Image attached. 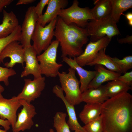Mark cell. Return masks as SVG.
<instances>
[{
    "mask_svg": "<svg viewBox=\"0 0 132 132\" xmlns=\"http://www.w3.org/2000/svg\"><path fill=\"white\" fill-rule=\"evenodd\" d=\"M54 36L60 45L61 57L74 58L83 52L82 47L88 42L89 35L86 28L74 23L67 24L58 16Z\"/></svg>",
    "mask_w": 132,
    "mask_h": 132,
    "instance_id": "2",
    "label": "cell"
},
{
    "mask_svg": "<svg viewBox=\"0 0 132 132\" xmlns=\"http://www.w3.org/2000/svg\"><path fill=\"white\" fill-rule=\"evenodd\" d=\"M85 125L83 127L86 132H103V127L100 116L98 119Z\"/></svg>",
    "mask_w": 132,
    "mask_h": 132,
    "instance_id": "29",
    "label": "cell"
},
{
    "mask_svg": "<svg viewBox=\"0 0 132 132\" xmlns=\"http://www.w3.org/2000/svg\"><path fill=\"white\" fill-rule=\"evenodd\" d=\"M102 104L86 103L79 114L81 121L85 124L100 117Z\"/></svg>",
    "mask_w": 132,
    "mask_h": 132,
    "instance_id": "22",
    "label": "cell"
},
{
    "mask_svg": "<svg viewBox=\"0 0 132 132\" xmlns=\"http://www.w3.org/2000/svg\"><path fill=\"white\" fill-rule=\"evenodd\" d=\"M95 6L90 11L95 20H99L110 16L112 9L111 0L95 1Z\"/></svg>",
    "mask_w": 132,
    "mask_h": 132,
    "instance_id": "21",
    "label": "cell"
},
{
    "mask_svg": "<svg viewBox=\"0 0 132 132\" xmlns=\"http://www.w3.org/2000/svg\"><path fill=\"white\" fill-rule=\"evenodd\" d=\"M4 90V88L0 84V93H1Z\"/></svg>",
    "mask_w": 132,
    "mask_h": 132,
    "instance_id": "38",
    "label": "cell"
},
{
    "mask_svg": "<svg viewBox=\"0 0 132 132\" xmlns=\"http://www.w3.org/2000/svg\"><path fill=\"white\" fill-rule=\"evenodd\" d=\"M77 0L73 1L69 8L61 10L58 16L66 23H74L78 26L86 28L89 20H95L88 7L82 8L79 6Z\"/></svg>",
    "mask_w": 132,
    "mask_h": 132,
    "instance_id": "6",
    "label": "cell"
},
{
    "mask_svg": "<svg viewBox=\"0 0 132 132\" xmlns=\"http://www.w3.org/2000/svg\"><path fill=\"white\" fill-rule=\"evenodd\" d=\"M0 132H9L7 131H5V130H2L0 129Z\"/></svg>",
    "mask_w": 132,
    "mask_h": 132,
    "instance_id": "40",
    "label": "cell"
},
{
    "mask_svg": "<svg viewBox=\"0 0 132 132\" xmlns=\"http://www.w3.org/2000/svg\"><path fill=\"white\" fill-rule=\"evenodd\" d=\"M35 0H19L16 3V5L24 4H27L32 3L35 1Z\"/></svg>",
    "mask_w": 132,
    "mask_h": 132,
    "instance_id": "36",
    "label": "cell"
},
{
    "mask_svg": "<svg viewBox=\"0 0 132 132\" xmlns=\"http://www.w3.org/2000/svg\"><path fill=\"white\" fill-rule=\"evenodd\" d=\"M96 74L89 84L88 88H96L104 83L117 79L121 74L106 68L99 65H95Z\"/></svg>",
    "mask_w": 132,
    "mask_h": 132,
    "instance_id": "18",
    "label": "cell"
},
{
    "mask_svg": "<svg viewBox=\"0 0 132 132\" xmlns=\"http://www.w3.org/2000/svg\"><path fill=\"white\" fill-rule=\"evenodd\" d=\"M2 23L0 24V39L11 34L19 25L18 19L12 11L8 12L4 10Z\"/></svg>",
    "mask_w": 132,
    "mask_h": 132,
    "instance_id": "20",
    "label": "cell"
},
{
    "mask_svg": "<svg viewBox=\"0 0 132 132\" xmlns=\"http://www.w3.org/2000/svg\"><path fill=\"white\" fill-rule=\"evenodd\" d=\"M112 9L110 16L116 23L118 22L123 13L132 7V0H111Z\"/></svg>",
    "mask_w": 132,
    "mask_h": 132,
    "instance_id": "24",
    "label": "cell"
},
{
    "mask_svg": "<svg viewBox=\"0 0 132 132\" xmlns=\"http://www.w3.org/2000/svg\"><path fill=\"white\" fill-rule=\"evenodd\" d=\"M16 74L15 71L12 68L4 67L0 66V82H3L6 86L9 85V77Z\"/></svg>",
    "mask_w": 132,
    "mask_h": 132,
    "instance_id": "30",
    "label": "cell"
},
{
    "mask_svg": "<svg viewBox=\"0 0 132 132\" xmlns=\"http://www.w3.org/2000/svg\"><path fill=\"white\" fill-rule=\"evenodd\" d=\"M21 36V26L19 25L9 35L0 39V54L5 47L14 41H20Z\"/></svg>",
    "mask_w": 132,
    "mask_h": 132,
    "instance_id": "27",
    "label": "cell"
},
{
    "mask_svg": "<svg viewBox=\"0 0 132 132\" xmlns=\"http://www.w3.org/2000/svg\"><path fill=\"white\" fill-rule=\"evenodd\" d=\"M20 100L23 108L18 114L16 122L12 129L13 132H20L30 129L34 124L33 118L36 114L33 105Z\"/></svg>",
    "mask_w": 132,
    "mask_h": 132,
    "instance_id": "12",
    "label": "cell"
},
{
    "mask_svg": "<svg viewBox=\"0 0 132 132\" xmlns=\"http://www.w3.org/2000/svg\"><path fill=\"white\" fill-rule=\"evenodd\" d=\"M76 71L70 67L68 72H58L61 87L65 92V97L71 105L75 106L82 102V93L80 89V82L76 75Z\"/></svg>",
    "mask_w": 132,
    "mask_h": 132,
    "instance_id": "3",
    "label": "cell"
},
{
    "mask_svg": "<svg viewBox=\"0 0 132 132\" xmlns=\"http://www.w3.org/2000/svg\"><path fill=\"white\" fill-rule=\"evenodd\" d=\"M57 18L52 21L44 27L37 22L31 38L33 42L32 45L37 55H40L46 49L52 42Z\"/></svg>",
    "mask_w": 132,
    "mask_h": 132,
    "instance_id": "7",
    "label": "cell"
},
{
    "mask_svg": "<svg viewBox=\"0 0 132 132\" xmlns=\"http://www.w3.org/2000/svg\"><path fill=\"white\" fill-rule=\"evenodd\" d=\"M86 28L91 41H96L107 36L111 39L112 37L120 34L116 23L110 16L99 20H92L88 22Z\"/></svg>",
    "mask_w": 132,
    "mask_h": 132,
    "instance_id": "5",
    "label": "cell"
},
{
    "mask_svg": "<svg viewBox=\"0 0 132 132\" xmlns=\"http://www.w3.org/2000/svg\"><path fill=\"white\" fill-rule=\"evenodd\" d=\"M13 0H0V14L3 11L4 8L13 1Z\"/></svg>",
    "mask_w": 132,
    "mask_h": 132,
    "instance_id": "33",
    "label": "cell"
},
{
    "mask_svg": "<svg viewBox=\"0 0 132 132\" xmlns=\"http://www.w3.org/2000/svg\"><path fill=\"white\" fill-rule=\"evenodd\" d=\"M45 78L44 77L31 79H24V85L21 92L17 96V100H22L31 102L39 97L45 86Z\"/></svg>",
    "mask_w": 132,
    "mask_h": 132,
    "instance_id": "8",
    "label": "cell"
},
{
    "mask_svg": "<svg viewBox=\"0 0 132 132\" xmlns=\"http://www.w3.org/2000/svg\"><path fill=\"white\" fill-rule=\"evenodd\" d=\"M62 59L64 62L77 73L80 78V90L83 93L87 89L89 84L95 76L96 71L84 69L78 65L75 58L65 57H62Z\"/></svg>",
    "mask_w": 132,
    "mask_h": 132,
    "instance_id": "16",
    "label": "cell"
},
{
    "mask_svg": "<svg viewBox=\"0 0 132 132\" xmlns=\"http://www.w3.org/2000/svg\"><path fill=\"white\" fill-rule=\"evenodd\" d=\"M111 39L105 36L95 42L90 41L87 44L84 52L75 58L77 62L82 67L92 62L101 50L106 48Z\"/></svg>",
    "mask_w": 132,
    "mask_h": 132,
    "instance_id": "9",
    "label": "cell"
},
{
    "mask_svg": "<svg viewBox=\"0 0 132 132\" xmlns=\"http://www.w3.org/2000/svg\"><path fill=\"white\" fill-rule=\"evenodd\" d=\"M125 16L128 21L132 20V13L129 12L125 14Z\"/></svg>",
    "mask_w": 132,
    "mask_h": 132,
    "instance_id": "37",
    "label": "cell"
},
{
    "mask_svg": "<svg viewBox=\"0 0 132 132\" xmlns=\"http://www.w3.org/2000/svg\"><path fill=\"white\" fill-rule=\"evenodd\" d=\"M67 0H49L45 12L38 18L37 22L43 27L56 18L61 11L67 6Z\"/></svg>",
    "mask_w": 132,
    "mask_h": 132,
    "instance_id": "17",
    "label": "cell"
},
{
    "mask_svg": "<svg viewBox=\"0 0 132 132\" xmlns=\"http://www.w3.org/2000/svg\"><path fill=\"white\" fill-rule=\"evenodd\" d=\"M18 41H13L8 44L0 54V63H3L6 58L10 59L9 62L4 64L8 68H12L17 63L21 64L23 66L24 62V49Z\"/></svg>",
    "mask_w": 132,
    "mask_h": 132,
    "instance_id": "11",
    "label": "cell"
},
{
    "mask_svg": "<svg viewBox=\"0 0 132 132\" xmlns=\"http://www.w3.org/2000/svg\"><path fill=\"white\" fill-rule=\"evenodd\" d=\"M106 94L109 98L121 93L128 92L132 88L117 79L109 81L105 85Z\"/></svg>",
    "mask_w": 132,
    "mask_h": 132,
    "instance_id": "25",
    "label": "cell"
},
{
    "mask_svg": "<svg viewBox=\"0 0 132 132\" xmlns=\"http://www.w3.org/2000/svg\"><path fill=\"white\" fill-rule=\"evenodd\" d=\"M126 84L131 88L132 86V71L127 72L120 75L117 79Z\"/></svg>",
    "mask_w": 132,
    "mask_h": 132,
    "instance_id": "31",
    "label": "cell"
},
{
    "mask_svg": "<svg viewBox=\"0 0 132 132\" xmlns=\"http://www.w3.org/2000/svg\"><path fill=\"white\" fill-rule=\"evenodd\" d=\"M111 59L118 66L122 73L124 74L132 68V55L126 56L121 59L116 57Z\"/></svg>",
    "mask_w": 132,
    "mask_h": 132,
    "instance_id": "28",
    "label": "cell"
},
{
    "mask_svg": "<svg viewBox=\"0 0 132 132\" xmlns=\"http://www.w3.org/2000/svg\"><path fill=\"white\" fill-rule=\"evenodd\" d=\"M38 18L35 6L29 7L21 26V36L20 41L24 48L31 45V38L35 30Z\"/></svg>",
    "mask_w": 132,
    "mask_h": 132,
    "instance_id": "10",
    "label": "cell"
},
{
    "mask_svg": "<svg viewBox=\"0 0 132 132\" xmlns=\"http://www.w3.org/2000/svg\"><path fill=\"white\" fill-rule=\"evenodd\" d=\"M49 0H41L36 6H35V12L38 18L42 15L43 10L45 7L47 5Z\"/></svg>",
    "mask_w": 132,
    "mask_h": 132,
    "instance_id": "32",
    "label": "cell"
},
{
    "mask_svg": "<svg viewBox=\"0 0 132 132\" xmlns=\"http://www.w3.org/2000/svg\"><path fill=\"white\" fill-rule=\"evenodd\" d=\"M109 98L105 85H102L96 88H88L82 93V102L88 104H102Z\"/></svg>",
    "mask_w": 132,
    "mask_h": 132,
    "instance_id": "19",
    "label": "cell"
},
{
    "mask_svg": "<svg viewBox=\"0 0 132 132\" xmlns=\"http://www.w3.org/2000/svg\"><path fill=\"white\" fill-rule=\"evenodd\" d=\"M22 106L20 100H17L13 97L7 99L0 94V118L7 120L13 128L17 120L16 113L18 109Z\"/></svg>",
    "mask_w": 132,
    "mask_h": 132,
    "instance_id": "13",
    "label": "cell"
},
{
    "mask_svg": "<svg viewBox=\"0 0 132 132\" xmlns=\"http://www.w3.org/2000/svg\"><path fill=\"white\" fill-rule=\"evenodd\" d=\"M67 116L66 113L61 111L55 114L53 117V127L56 132H71L66 120Z\"/></svg>",
    "mask_w": 132,
    "mask_h": 132,
    "instance_id": "26",
    "label": "cell"
},
{
    "mask_svg": "<svg viewBox=\"0 0 132 132\" xmlns=\"http://www.w3.org/2000/svg\"><path fill=\"white\" fill-rule=\"evenodd\" d=\"M106 48L100 50L95 58L87 66H92L96 65H100L105 66L108 70L122 73L119 67L112 60L111 57L106 54Z\"/></svg>",
    "mask_w": 132,
    "mask_h": 132,
    "instance_id": "23",
    "label": "cell"
},
{
    "mask_svg": "<svg viewBox=\"0 0 132 132\" xmlns=\"http://www.w3.org/2000/svg\"><path fill=\"white\" fill-rule=\"evenodd\" d=\"M0 125L2 126L4 130L7 131L10 128L11 124L7 120H3L0 118Z\"/></svg>",
    "mask_w": 132,
    "mask_h": 132,
    "instance_id": "34",
    "label": "cell"
},
{
    "mask_svg": "<svg viewBox=\"0 0 132 132\" xmlns=\"http://www.w3.org/2000/svg\"><path fill=\"white\" fill-rule=\"evenodd\" d=\"M49 132H55L53 129L51 128L49 129Z\"/></svg>",
    "mask_w": 132,
    "mask_h": 132,
    "instance_id": "41",
    "label": "cell"
},
{
    "mask_svg": "<svg viewBox=\"0 0 132 132\" xmlns=\"http://www.w3.org/2000/svg\"><path fill=\"white\" fill-rule=\"evenodd\" d=\"M103 132H132V95L123 92L102 104Z\"/></svg>",
    "mask_w": 132,
    "mask_h": 132,
    "instance_id": "1",
    "label": "cell"
},
{
    "mask_svg": "<svg viewBox=\"0 0 132 132\" xmlns=\"http://www.w3.org/2000/svg\"><path fill=\"white\" fill-rule=\"evenodd\" d=\"M24 48L25 66L24 70L22 72L21 77H26L30 74L32 75L34 78L42 77L37 58V54L33 45Z\"/></svg>",
    "mask_w": 132,
    "mask_h": 132,
    "instance_id": "14",
    "label": "cell"
},
{
    "mask_svg": "<svg viewBox=\"0 0 132 132\" xmlns=\"http://www.w3.org/2000/svg\"><path fill=\"white\" fill-rule=\"evenodd\" d=\"M52 92L61 99L65 105L68 117L67 122L70 129L75 132H86L83 127L80 125L78 121L74 106L66 100L61 87L57 85H55L53 88Z\"/></svg>",
    "mask_w": 132,
    "mask_h": 132,
    "instance_id": "15",
    "label": "cell"
},
{
    "mask_svg": "<svg viewBox=\"0 0 132 132\" xmlns=\"http://www.w3.org/2000/svg\"><path fill=\"white\" fill-rule=\"evenodd\" d=\"M129 24L131 26H132V20L128 21Z\"/></svg>",
    "mask_w": 132,
    "mask_h": 132,
    "instance_id": "39",
    "label": "cell"
},
{
    "mask_svg": "<svg viewBox=\"0 0 132 132\" xmlns=\"http://www.w3.org/2000/svg\"><path fill=\"white\" fill-rule=\"evenodd\" d=\"M118 41L119 43L120 44L127 43L130 44L132 42V35L128 36L126 38L118 39Z\"/></svg>",
    "mask_w": 132,
    "mask_h": 132,
    "instance_id": "35",
    "label": "cell"
},
{
    "mask_svg": "<svg viewBox=\"0 0 132 132\" xmlns=\"http://www.w3.org/2000/svg\"><path fill=\"white\" fill-rule=\"evenodd\" d=\"M59 42L56 40L52 41L42 53L37 56L39 62L40 72L46 77H55L63 65L57 63V50Z\"/></svg>",
    "mask_w": 132,
    "mask_h": 132,
    "instance_id": "4",
    "label": "cell"
}]
</instances>
